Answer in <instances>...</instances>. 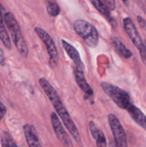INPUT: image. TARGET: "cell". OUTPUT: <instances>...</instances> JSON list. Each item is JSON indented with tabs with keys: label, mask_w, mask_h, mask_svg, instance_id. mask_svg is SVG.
I'll use <instances>...</instances> for the list:
<instances>
[{
	"label": "cell",
	"mask_w": 146,
	"mask_h": 147,
	"mask_svg": "<svg viewBox=\"0 0 146 147\" xmlns=\"http://www.w3.org/2000/svg\"><path fill=\"white\" fill-rule=\"evenodd\" d=\"M39 83L47 96L48 98L52 102L53 106L55 109L56 112L60 116V119H62V121L63 122V123L66 126L67 130L69 131L70 134L73 136L74 140L77 143H80L81 142V137H80L78 129H77V126H75V123H74V121L72 120L71 116H70L67 111L66 110L62 102L60 100V98L57 93V90L49 83L48 80H46L44 78H42L39 80Z\"/></svg>",
	"instance_id": "cell-1"
},
{
	"label": "cell",
	"mask_w": 146,
	"mask_h": 147,
	"mask_svg": "<svg viewBox=\"0 0 146 147\" xmlns=\"http://www.w3.org/2000/svg\"><path fill=\"white\" fill-rule=\"evenodd\" d=\"M3 16L4 23L11 34L13 42L15 45L17 50L24 57H27L29 54V49L18 22L11 12H5Z\"/></svg>",
	"instance_id": "cell-2"
},
{
	"label": "cell",
	"mask_w": 146,
	"mask_h": 147,
	"mask_svg": "<svg viewBox=\"0 0 146 147\" xmlns=\"http://www.w3.org/2000/svg\"><path fill=\"white\" fill-rule=\"evenodd\" d=\"M74 29L87 46L92 48L97 47L99 43V35L94 26L84 20H77L74 23Z\"/></svg>",
	"instance_id": "cell-3"
},
{
	"label": "cell",
	"mask_w": 146,
	"mask_h": 147,
	"mask_svg": "<svg viewBox=\"0 0 146 147\" xmlns=\"http://www.w3.org/2000/svg\"><path fill=\"white\" fill-rule=\"evenodd\" d=\"M101 87L104 93L122 109H127L131 104L128 93L117 86L107 82L101 83Z\"/></svg>",
	"instance_id": "cell-4"
},
{
	"label": "cell",
	"mask_w": 146,
	"mask_h": 147,
	"mask_svg": "<svg viewBox=\"0 0 146 147\" xmlns=\"http://www.w3.org/2000/svg\"><path fill=\"white\" fill-rule=\"evenodd\" d=\"M123 23L126 33L131 40L132 42L138 50L142 61L146 65V47L138 30L136 28L133 20L130 17H125L123 19Z\"/></svg>",
	"instance_id": "cell-5"
},
{
	"label": "cell",
	"mask_w": 146,
	"mask_h": 147,
	"mask_svg": "<svg viewBox=\"0 0 146 147\" xmlns=\"http://www.w3.org/2000/svg\"><path fill=\"white\" fill-rule=\"evenodd\" d=\"M34 31H35L37 36L41 39L42 41L46 45L47 53H48L49 56H50L49 66L51 69H54L57 66V64H58L59 55L57 47H56L54 40H52L51 36L41 27H35Z\"/></svg>",
	"instance_id": "cell-6"
},
{
	"label": "cell",
	"mask_w": 146,
	"mask_h": 147,
	"mask_svg": "<svg viewBox=\"0 0 146 147\" xmlns=\"http://www.w3.org/2000/svg\"><path fill=\"white\" fill-rule=\"evenodd\" d=\"M107 118L116 146L117 147H128L125 131L117 116L113 114H109Z\"/></svg>",
	"instance_id": "cell-7"
},
{
	"label": "cell",
	"mask_w": 146,
	"mask_h": 147,
	"mask_svg": "<svg viewBox=\"0 0 146 147\" xmlns=\"http://www.w3.org/2000/svg\"><path fill=\"white\" fill-rule=\"evenodd\" d=\"M50 120H51L52 126L54 129V133H55L57 139L60 140L62 144L63 145V146L73 147L72 142L71 139L67 134L66 131L64 130L61 121L59 119L58 116L54 112L52 113L51 116H50Z\"/></svg>",
	"instance_id": "cell-8"
},
{
	"label": "cell",
	"mask_w": 146,
	"mask_h": 147,
	"mask_svg": "<svg viewBox=\"0 0 146 147\" xmlns=\"http://www.w3.org/2000/svg\"><path fill=\"white\" fill-rule=\"evenodd\" d=\"M61 43L63 48L64 49L65 52L67 53V54L68 55L70 56V58L72 60L73 63H74V67H75V68H80L84 70V65H83V63L82 61L81 58H80V54H79L77 49L74 47H73L71 44H70V43L67 42V41H65L64 40H62Z\"/></svg>",
	"instance_id": "cell-9"
},
{
	"label": "cell",
	"mask_w": 146,
	"mask_h": 147,
	"mask_svg": "<svg viewBox=\"0 0 146 147\" xmlns=\"http://www.w3.org/2000/svg\"><path fill=\"white\" fill-rule=\"evenodd\" d=\"M23 131L29 147H42L39 141L38 136L34 126L25 124L23 126Z\"/></svg>",
	"instance_id": "cell-10"
},
{
	"label": "cell",
	"mask_w": 146,
	"mask_h": 147,
	"mask_svg": "<svg viewBox=\"0 0 146 147\" xmlns=\"http://www.w3.org/2000/svg\"><path fill=\"white\" fill-rule=\"evenodd\" d=\"M74 73L77 84L78 85L80 88L88 96H92L94 92H93L92 88L90 87V86L86 80L85 76L84 74V70L74 67Z\"/></svg>",
	"instance_id": "cell-11"
},
{
	"label": "cell",
	"mask_w": 146,
	"mask_h": 147,
	"mask_svg": "<svg viewBox=\"0 0 146 147\" xmlns=\"http://www.w3.org/2000/svg\"><path fill=\"white\" fill-rule=\"evenodd\" d=\"M128 112L130 117L137 123L140 126H141L143 129L146 131V116L135 106L131 104L126 109Z\"/></svg>",
	"instance_id": "cell-12"
},
{
	"label": "cell",
	"mask_w": 146,
	"mask_h": 147,
	"mask_svg": "<svg viewBox=\"0 0 146 147\" xmlns=\"http://www.w3.org/2000/svg\"><path fill=\"white\" fill-rule=\"evenodd\" d=\"M111 43L116 53L125 59H129L132 57V52L116 37H111Z\"/></svg>",
	"instance_id": "cell-13"
},
{
	"label": "cell",
	"mask_w": 146,
	"mask_h": 147,
	"mask_svg": "<svg viewBox=\"0 0 146 147\" xmlns=\"http://www.w3.org/2000/svg\"><path fill=\"white\" fill-rule=\"evenodd\" d=\"M4 14L0 11V40L4 45L5 47L8 50L11 49V43L10 40V37L8 34L7 29H6L5 24H4Z\"/></svg>",
	"instance_id": "cell-14"
},
{
	"label": "cell",
	"mask_w": 146,
	"mask_h": 147,
	"mask_svg": "<svg viewBox=\"0 0 146 147\" xmlns=\"http://www.w3.org/2000/svg\"><path fill=\"white\" fill-rule=\"evenodd\" d=\"M90 2L92 4V5L94 6V8L99 11V12L101 13L102 14L106 17L107 18H110V10L108 9L107 7L105 6V4L101 1V0H90Z\"/></svg>",
	"instance_id": "cell-15"
},
{
	"label": "cell",
	"mask_w": 146,
	"mask_h": 147,
	"mask_svg": "<svg viewBox=\"0 0 146 147\" xmlns=\"http://www.w3.org/2000/svg\"><path fill=\"white\" fill-rule=\"evenodd\" d=\"M1 147H18L9 133L3 131L1 135Z\"/></svg>",
	"instance_id": "cell-16"
},
{
	"label": "cell",
	"mask_w": 146,
	"mask_h": 147,
	"mask_svg": "<svg viewBox=\"0 0 146 147\" xmlns=\"http://www.w3.org/2000/svg\"><path fill=\"white\" fill-rule=\"evenodd\" d=\"M47 10L48 14L52 17H57L60 12V9L56 2L50 1L47 6Z\"/></svg>",
	"instance_id": "cell-17"
},
{
	"label": "cell",
	"mask_w": 146,
	"mask_h": 147,
	"mask_svg": "<svg viewBox=\"0 0 146 147\" xmlns=\"http://www.w3.org/2000/svg\"><path fill=\"white\" fill-rule=\"evenodd\" d=\"M96 145L97 147H107V141L106 138L104 136V133L101 130L99 132L98 135L95 138Z\"/></svg>",
	"instance_id": "cell-18"
},
{
	"label": "cell",
	"mask_w": 146,
	"mask_h": 147,
	"mask_svg": "<svg viewBox=\"0 0 146 147\" xmlns=\"http://www.w3.org/2000/svg\"><path fill=\"white\" fill-rule=\"evenodd\" d=\"M89 126H90V133H91L92 136L95 139V138L97 137V136L98 135L99 132H100V129L97 127V126L95 125V123L93 121H90L89 123Z\"/></svg>",
	"instance_id": "cell-19"
},
{
	"label": "cell",
	"mask_w": 146,
	"mask_h": 147,
	"mask_svg": "<svg viewBox=\"0 0 146 147\" xmlns=\"http://www.w3.org/2000/svg\"><path fill=\"white\" fill-rule=\"evenodd\" d=\"M109 10H114L115 9V0H101Z\"/></svg>",
	"instance_id": "cell-20"
},
{
	"label": "cell",
	"mask_w": 146,
	"mask_h": 147,
	"mask_svg": "<svg viewBox=\"0 0 146 147\" xmlns=\"http://www.w3.org/2000/svg\"><path fill=\"white\" fill-rule=\"evenodd\" d=\"M137 22H138L139 25L140 26V27H141L143 30H144L146 32V22H145V20L143 18V17H140V16H137Z\"/></svg>",
	"instance_id": "cell-21"
},
{
	"label": "cell",
	"mask_w": 146,
	"mask_h": 147,
	"mask_svg": "<svg viewBox=\"0 0 146 147\" xmlns=\"http://www.w3.org/2000/svg\"><path fill=\"white\" fill-rule=\"evenodd\" d=\"M0 65L1 66H4L5 65V58H4V52H3L1 47H0Z\"/></svg>",
	"instance_id": "cell-22"
},
{
	"label": "cell",
	"mask_w": 146,
	"mask_h": 147,
	"mask_svg": "<svg viewBox=\"0 0 146 147\" xmlns=\"http://www.w3.org/2000/svg\"><path fill=\"white\" fill-rule=\"evenodd\" d=\"M7 113V109H0V121H1V119L4 118V115Z\"/></svg>",
	"instance_id": "cell-23"
},
{
	"label": "cell",
	"mask_w": 146,
	"mask_h": 147,
	"mask_svg": "<svg viewBox=\"0 0 146 147\" xmlns=\"http://www.w3.org/2000/svg\"><path fill=\"white\" fill-rule=\"evenodd\" d=\"M109 147H117V146H116L115 142H110V144H109Z\"/></svg>",
	"instance_id": "cell-24"
},
{
	"label": "cell",
	"mask_w": 146,
	"mask_h": 147,
	"mask_svg": "<svg viewBox=\"0 0 146 147\" xmlns=\"http://www.w3.org/2000/svg\"><path fill=\"white\" fill-rule=\"evenodd\" d=\"M122 1H123V4L125 6H127V7L129 5V0H122Z\"/></svg>",
	"instance_id": "cell-25"
},
{
	"label": "cell",
	"mask_w": 146,
	"mask_h": 147,
	"mask_svg": "<svg viewBox=\"0 0 146 147\" xmlns=\"http://www.w3.org/2000/svg\"><path fill=\"white\" fill-rule=\"evenodd\" d=\"M6 109L5 106H4V105L1 103V100H0V109Z\"/></svg>",
	"instance_id": "cell-26"
},
{
	"label": "cell",
	"mask_w": 146,
	"mask_h": 147,
	"mask_svg": "<svg viewBox=\"0 0 146 147\" xmlns=\"http://www.w3.org/2000/svg\"><path fill=\"white\" fill-rule=\"evenodd\" d=\"M144 44H145V47H146V40H145V41Z\"/></svg>",
	"instance_id": "cell-27"
},
{
	"label": "cell",
	"mask_w": 146,
	"mask_h": 147,
	"mask_svg": "<svg viewBox=\"0 0 146 147\" xmlns=\"http://www.w3.org/2000/svg\"><path fill=\"white\" fill-rule=\"evenodd\" d=\"M145 1H146V0H145Z\"/></svg>",
	"instance_id": "cell-28"
}]
</instances>
